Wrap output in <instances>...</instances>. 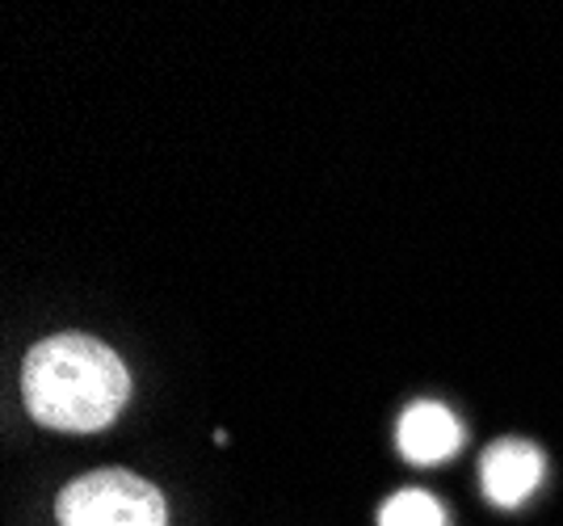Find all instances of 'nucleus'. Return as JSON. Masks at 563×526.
Returning <instances> with one entry per match:
<instances>
[{
	"label": "nucleus",
	"mask_w": 563,
	"mask_h": 526,
	"mask_svg": "<svg viewBox=\"0 0 563 526\" xmlns=\"http://www.w3.org/2000/svg\"><path fill=\"white\" fill-rule=\"evenodd\" d=\"M131 396L126 366L89 333L43 337L22 362L25 413L64 434H93L114 421Z\"/></svg>",
	"instance_id": "obj_1"
},
{
	"label": "nucleus",
	"mask_w": 563,
	"mask_h": 526,
	"mask_svg": "<svg viewBox=\"0 0 563 526\" xmlns=\"http://www.w3.org/2000/svg\"><path fill=\"white\" fill-rule=\"evenodd\" d=\"M59 526H168L165 493L126 468L76 476L55 497Z\"/></svg>",
	"instance_id": "obj_2"
},
{
	"label": "nucleus",
	"mask_w": 563,
	"mask_h": 526,
	"mask_svg": "<svg viewBox=\"0 0 563 526\" xmlns=\"http://www.w3.org/2000/svg\"><path fill=\"white\" fill-rule=\"evenodd\" d=\"M479 476H484L488 502L500 505V509H514L534 493V484L542 480V451L534 442H521V438H500L484 451Z\"/></svg>",
	"instance_id": "obj_3"
},
{
	"label": "nucleus",
	"mask_w": 563,
	"mask_h": 526,
	"mask_svg": "<svg viewBox=\"0 0 563 526\" xmlns=\"http://www.w3.org/2000/svg\"><path fill=\"white\" fill-rule=\"evenodd\" d=\"M396 438H399V454L408 463L429 468V463H442V459H450V454L463 447V426H459V417L446 405L417 401V405L404 408Z\"/></svg>",
	"instance_id": "obj_4"
},
{
	"label": "nucleus",
	"mask_w": 563,
	"mask_h": 526,
	"mask_svg": "<svg viewBox=\"0 0 563 526\" xmlns=\"http://www.w3.org/2000/svg\"><path fill=\"white\" fill-rule=\"evenodd\" d=\"M378 526H446V514H442L438 497H429L424 489H404L383 502Z\"/></svg>",
	"instance_id": "obj_5"
}]
</instances>
